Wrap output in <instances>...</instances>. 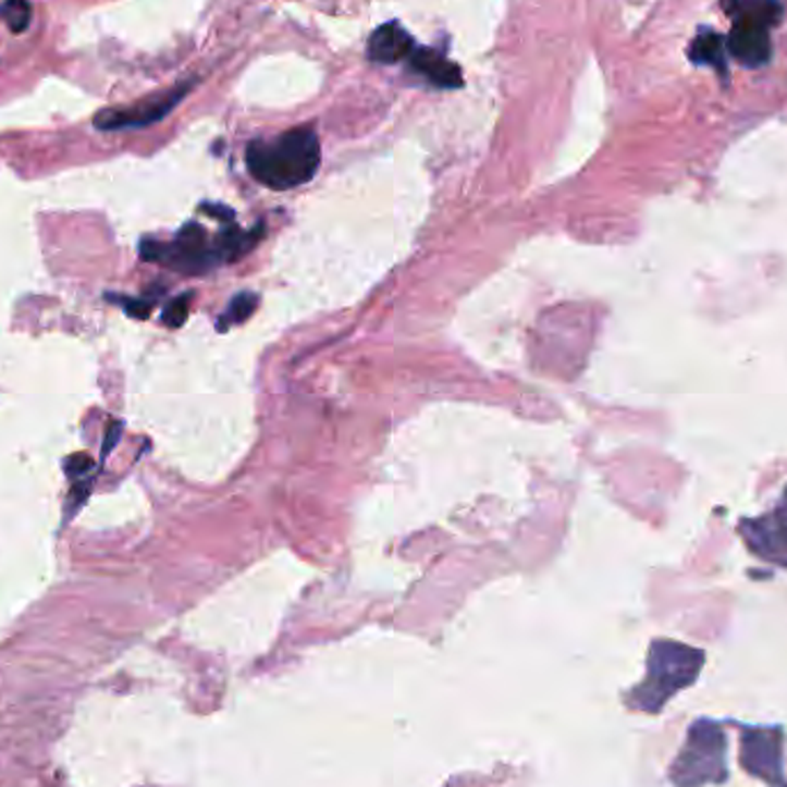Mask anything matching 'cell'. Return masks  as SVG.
Segmentation results:
<instances>
[{
  "mask_svg": "<svg viewBox=\"0 0 787 787\" xmlns=\"http://www.w3.org/2000/svg\"><path fill=\"white\" fill-rule=\"evenodd\" d=\"M369 58L380 65H394L398 60L410 58L415 51L413 35L398 24H382L369 37Z\"/></svg>",
  "mask_w": 787,
  "mask_h": 787,
  "instance_id": "9c48e42d",
  "label": "cell"
},
{
  "mask_svg": "<svg viewBox=\"0 0 787 787\" xmlns=\"http://www.w3.org/2000/svg\"><path fill=\"white\" fill-rule=\"evenodd\" d=\"M749 543L751 549L766 555L787 551V491L783 493L780 502L776 504V509L772 514L753 520Z\"/></svg>",
  "mask_w": 787,
  "mask_h": 787,
  "instance_id": "ba28073f",
  "label": "cell"
},
{
  "mask_svg": "<svg viewBox=\"0 0 787 787\" xmlns=\"http://www.w3.org/2000/svg\"><path fill=\"white\" fill-rule=\"evenodd\" d=\"M689 56L698 65H712L718 72H725V39L714 30L696 35Z\"/></svg>",
  "mask_w": 787,
  "mask_h": 787,
  "instance_id": "8fae6325",
  "label": "cell"
},
{
  "mask_svg": "<svg viewBox=\"0 0 787 787\" xmlns=\"http://www.w3.org/2000/svg\"><path fill=\"white\" fill-rule=\"evenodd\" d=\"M728 778V739L718 723L700 718L691 725L684 749L671 766L677 787H702Z\"/></svg>",
  "mask_w": 787,
  "mask_h": 787,
  "instance_id": "3957f363",
  "label": "cell"
},
{
  "mask_svg": "<svg viewBox=\"0 0 787 787\" xmlns=\"http://www.w3.org/2000/svg\"><path fill=\"white\" fill-rule=\"evenodd\" d=\"M739 760L743 770L772 787H787L783 776V733L772 728H746Z\"/></svg>",
  "mask_w": 787,
  "mask_h": 787,
  "instance_id": "52a82bcc",
  "label": "cell"
},
{
  "mask_svg": "<svg viewBox=\"0 0 787 787\" xmlns=\"http://www.w3.org/2000/svg\"><path fill=\"white\" fill-rule=\"evenodd\" d=\"M408 63H410V70L415 74L431 81V84L438 86V88L452 90V88L463 86L460 67L456 63H452L450 58H445V56L433 51V49H427V47L415 49L410 53V58H408Z\"/></svg>",
  "mask_w": 787,
  "mask_h": 787,
  "instance_id": "30bf717a",
  "label": "cell"
},
{
  "mask_svg": "<svg viewBox=\"0 0 787 787\" xmlns=\"http://www.w3.org/2000/svg\"><path fill=\"white\" fill-rule=\"evenodd\" d=\"M192 293H185V295H180V297H175L173 302H171V305L164 309V316H161V320H164V325H169V328H180V325H183V322L187 320V316H189V307H192Z\"/></svg>",
  "mask_w": 787,
  "mask_h": 787,
  "instance_id": "5bb4252c",
  "label": "cell"
},
{
  "mask_svg": "<svg viewBox=\"0 0 787 787\" xmlns=\"http://www.w3.org/2000/svg\"><path fill=\"white\" fill-rule=\"evenodd\" d=\"M65 472L70 477H81V475H88L90 468H93V458L88 454H74L65 460Z\"/></svg>",
  "mask_w": 787,
  "mask_h": 787,
  "instance_id": "9a60e30c",
  "label": "cell"
},
{
  "mask_svg": "<svg viewBox=\"0 0 787 787\" xmlns=\"http://www.w3.org/2000/svg\"><path fill=\"white\" fill-rule=\"evenodd\" d=\"M702 663L704 654L700 650L673 640H656L648 659V677L631 691L629 704L640 712H661L675 693L698 679Z\"/></svg>",
  "mask_w": 787,
  "mask_h": 787,
  "instance_id": "7a4b0ae2",
  "label": "cell"
},
{
  "mask_svg": "<svg viewBox=\"0 0 787 787\" xmlns=\"http://www.w3.org/2000/svg\"><path fill=\"white\" fill-rule=\"evenodd\" d=\"M735 26L725 39L728 51L743 67H762L772 58L770 26L776 16L774 0H737Z\"/></svg>",
  "mask_w": 787,
  "mask_h": 787,
  "instance_id": "277c9868",
  "label": "cell"
},
{
  "mask_svg": "<svg viewBox=\"0 0 787 787\" xmlns=\"http://www.w3.org/2000/svg\"><path fill=\"white\" fill-rule=\"evenodd\" d=\"M0 19H3L12 33L19 35L28 30L33 22V8L28 0H5V3L0 5Z\"/></svg>",
  "mask_w": 787,
  "mask_h": 787,
  "instance_id": "4fadbf2b",
  "label": "cell"
},
{
  "mask_svg": "<svg viewBox=\"0 0 787 787\" xmlns=\"http://www.w3.org/2000/svg\"><path fill=\"white\" fill-rule=\"evenodd\" d=\"M247 169L260 185L288 192L307 185L320 167V140L311 127H293L247 148Z\"/></svg>",
  "mask_w": 787,
  "mask_h": 787,
  "instance_id": "6da1fadb",
  "label": "cell"
},
{
  "mask_svg": "<svg viewBox=\"0 0 787 787\" xmlns=\"http://www.w3.org/2000/svg\"><path fill=\"white\" fill-rule=\"evenodd\" d=\"M120 429H123V423H120V421H113L111 427H109L107 438H104V445H102V458H107V456L113 452V447L118 445V440H120Z\"/></svg>",
  "mask_w": 787,
  "mask_h": 787,
  "instance_id": "e0dca14e",
  "label": "cell"
},
{
  "mask_svg": "<svg viewBox=\"0 0 787 787\" xmlns=\"http://www.w3.org/2000/svg\"><path fill=\"white\" fill-rule=\"evenodd\" d=\"M258 307V295L254 293H239L231 299L229 309L219 316V330L224 332L229 328H235V325H242Z\"/></svg>",
  "mask_w": 787,
  "mask_h": 787,
  "instance_id": "7c38bea8",
  "label": "cell"
},
{
  "mask_svg": "<svg viewBox=\"0 0 787 787\" xmlns=\"http://www.w3.org/2000/svg\"><path fill=\"white\" fill-rule=\"evenodd\" d=\"M196 81H183L169 90H159L127 107H109L95 113L93 125L99 132H120V130H140L164 120L183 99L192 93Z\"/></svg>",
  "mask_w": 787,
  "mask_h": 787,
  "instance_id": "5b68a950",
  "label": "cell"
},
{
  "mask_svg": "<svg viewBox=\"0 0 787 787\" xmlns=\"http://www.w3.org/2000/svg\"><path fill=\"white\" fill-rule=\"evenodd\" d=\"M120 305L125 307V311L134 318H148L150 316V309H152V302L148 299H132V297H120Z\"/></svg>",
  "mask_w": 787,
  "mask_h": 787,
  "instance_id": "2e32d148",
  "label": "cell"
},
{
  "mask_svg": "<svg viewBox=\"0 0 787 787\" xmlns=\"http://www.w3.org/2000/svg\"><path fill=\"white\" fill-rule=\"evenodd\" d=\"M140 256L146 260L167 262L169 268H175L180 272H204L212 268V262L224 258L221 256L219 242L210 245L206 231L196 224H187L171 245L146 239L144 245H140Z\"/></svg>",
  "mask_w": 787,
  "mask_h": 787,
  "instance_id": "8992f818",
  "label": "cell"
}]
</instances>
